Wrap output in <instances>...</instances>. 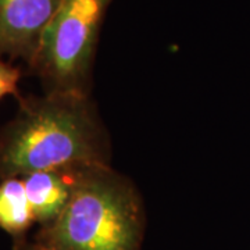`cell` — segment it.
<instances>
[{"mask_svg":"<svg viewBox=\"0 0 250 250\" xmlns=\"http://www.w3.org/2000/svg\"><path fill=\"white\" fill-rule=\"evenodd\" d=\"M22 179L36 223L42 227L53 223L71 196V170L38 171Z\"/></svg>","mask_w":250,"mask_h":250,"instance_id":"cell-5","label":"cell"},{"mask_svg":"<svg viewBox=\"0 0 250 250\" xmlns=\"http://www.w3.org/2000/svg\"><path fill=\"white\" fill-rule=\"evenodd\" d=\"M113 0H62L29 68L45 92L90 95L104 18Z\"/></svg>","mask_w":250,"mask_h":250,"instance_id":"cell-3","label":"cell"},{"mask_svg":"<svg viewBox=\"0 0 250 250\" xmlns=\"http://www.w3.org/2000/svg\"><path fill=\"white\" fill-rule=\"evenodd\" d=\"M62 0H0V59L32 62Z\"/></svg>","mask_w":250,"mask_h":250,"instance_id":"cell-4","label":"cell"},{"mask_svg":"<svg viewBox=\"0 0 250 250\" xmlns=\"http://www.w3.org/2000/svg\"><path fill=\"white\" fill-rule=\"evenodd\" d=\"M72 190L35 242L49 250H141L146 215L134 182L111 164L70 168Z\"/></svg>","mask_w":250,"mask_h":250,"instance_id":"cell-2","label":"cell"},{"mask_svg":"<svg viewBox=\"0 0 250 250\" xmlns=\"http://www.w3.org/2000/svg\"><path fill=\"white\" fill-rule=\"evenodd\" d=\"M110 161V136L90 95L20 99L17 116L0 132V181Z\"/></svg>","mask_w":250,"mask_h":250,"instance_id":"cell-1","label":"cell"},{"mask_svg":"<svg viewBox=\"0 0 250 250\" xmlns=\"http://www.w3.org/2000/svg\"><path fill=\"white\" fill-rule=\"evenodd\" d=\"M21 77L20 68L0 59V100L7 96H18V81Z\"/></svg>","mask_w":250,"mask_h":250,"instance_id":"cell-7","label":"cell"},{"mask_svg":"<svg viewBox=\"0 0 250 250\" xmlns=\"http://www.w3.org/2000/svg\"><path fill=\"white\" fill-rule=\"evenodd\" d=\"M13 250H49L46 248H42L41 245H38L36 242L34 243H29L25 239H18L16 241V245H14V249Z\"/></svg>","mask_w":250,"mask_h":250,"instance_id":"cell-8","label":"cell"},{"mask_svg":"<svg viewBox=\"0 0 250 250\" xmlns=\"http://www.w3.org/2000/svg\"><path fill=\"white\" fill-rule=\"evenodd\" d=\"M36 223L22 178L3 179L0 184V228L14 239H24Z\"/></svg>","mask_w":250,"mask_h":250,"instance_id":"cell-6","label":"cell"}]
</instances>
